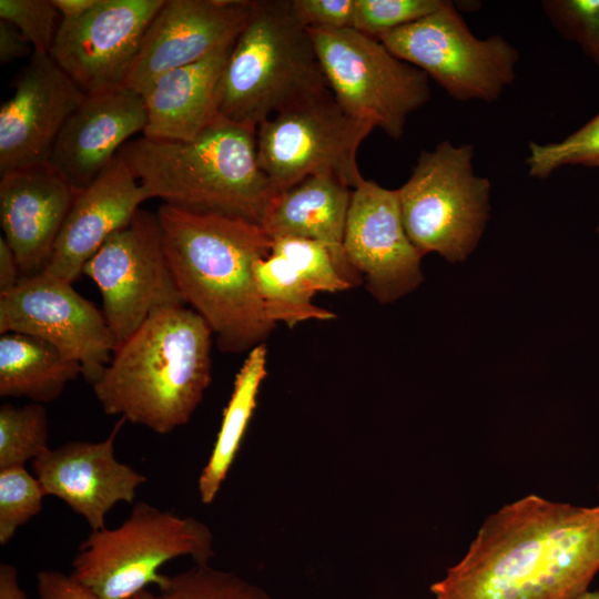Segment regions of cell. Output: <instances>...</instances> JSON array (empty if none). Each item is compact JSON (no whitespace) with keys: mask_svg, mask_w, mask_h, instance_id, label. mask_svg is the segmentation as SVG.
I'll use <instances>...</instances> for the list:
<instances>
[{"mask_svg":"<svg viewBox=\"0 0 599 599\" xmlns=\"http://www.w3.org/2000/svg\"><path fill=\"white\" fill-rule=\"evenodd\" d=\"M373 130L347 114L329 91L258 125V165L275 194L313 175H332L354 189L363 179L357 152Z\"/></svg>","mask_w":599,"mask_h":599,"instance_id":"cell-10","label":"cell"},{"mask_svg":"<svg viewBox=\"0 0 599 599\" xmlns=\"http://www.w3.org/2000/svg\"><path fill=\"white\" fill-rule=\"evenodd\" d=\"M148 200L118 154L102 174L77 193L44 271L73 283L102 244L128 225Z\"/></svg>","mask_w":599,"mask_h":599,"instance_id":"cell-20","label":"cell"},{"mask_svg":"<svg viewBox=\"0 0 599 599\" xmlns=\"http://www.w3.org/2000/svg\"><path fill=\"white\" fill-rule=\"evenodd\" d=\"M250 0H165L141 42L123 87L143 95L162 74L233 44Z\"/></svg>","mask_w":599,"mask_h":599,"instance_id":"cell-15","label":"cell"},{"mask_svg":"<svg viewBox=\"0 0 599 599\" xmlns=\"http://www.w3.org/2000/svg\"><path fill=\"white\" fill-rule=\"evenodd\" d=\"M328 88L354 119L400 139L430 97L428 77L354 28L307 29Z\"/></svg>","mask_w":599,"mask_h":599,"instance_id":"cell-8","label":"cell"},{"mask_svg":"<svg viewBox=\"0 0 599 599\" xmlns=\"http://www.w3.org/2000/svg\"><path fill=\"white\" fill-rule=\"evenodd\" d=\"M378 40L460 102H495L516 79L517 49L500 35L477 38L451 1Z\"/></svg>","mask_w":599,"mask_h":599,"instance_id":"cell-9","label":"cell"},{"mask_svg":"<svg viewBox=\"0 0 599 599\" xmlns=\"http://www.w3.org/2000/svg\"><path fill=\"white\" fill-rule=\"evenodd\" d=\"M0 599H28L19 585L18 571L10 564L0 565Z\"/></svg>","mask_w":599,"mask_h":599,"instance_id":"cell-38","label":"cell"},{"mask_svg":"<svg viewBox=\"0 0 599 599\" xmlns=\"http://www.w3.org/2000/svg\"><path fill=\"white\" fill-rule=\"evenodd\" d=\"M82 274L101 293L118 346L153 312L186 305L164 254L158 215L143 209L102 244Z\"/></svg>","mask_w":599,"mask_h":599,"instance_id":"cell-11","label":"cell"},{"mask_svg":"<svg viewBox=\"0 0 599 599\" xmlns=\"http://www.w3.org/2000/svg\"><path fill=\"white\" fill-rule=\"evenodd\" d=\"M271 254L284 257L314 292L336 293L351 287L339 274L328 248L300 237L272 238Z\"/></svg>","mask_w":599,"mask_h":599,"instance_id":"cell-29","label":"cell"},{"mask_svg":"<svg viewBox=\"0 0 599 599\" xmlns=\"http://www.w3.org/2000/svg\"><path fill=\"white\" fill-rule=\"evenodd\" d=\"M599 571V506L528 495L483 522L435 599H576Z\"/></svg>","mask_w":599,"mask_h":599,"instance_id":"cell-1","label":"cell"},{"mask_svg":"<svg viewBox=\"0 0 599 599\" xmlns=\"http://www.w3.org/2000/svg\"><path fill=\"white\" fill-rule=\"evenodd\" d=\"M598 489H599V486H598Z\"/></svg>","mask_w":599,"mask_h":599,"instance_id":"cell-43","label":"cell"},{"mask_svg":"<svg viewBox=\"0 0 599 599\" xmlns=\"http://www.w3.org/2000/svg\"><path fill=\"white\" fill-rule=\"evenodd\" d=\"M292 3L306 29L353 28L355 0H292Z\"/></svg>","mask_w":599,"mask_h":599,"instance_id":"cell-34","label":"cell"},{"mask_svg":"<svg viewBox=\"0 0 599 599\" xmlns=\"http://www.w3.org/2000/svg\"><path fill=\"white\" fill-rule=\"evenodd\" d=\"M156 599H272L260 587L209 565L169 576Z\"/></svg>","mask_w":599,"mask_h":599,"instance_id":"cell-27","label":"cell"},{"mask_svg":"<svg viewBox=\"0 0 599 599\" xmlns=\"http://www.w3.org/2000/svg\"><path fill=\"white\" fill-rule=\"evenodd\" d=\"M233 44L171 70L151 84L142 95L146 110L143 136L189 141L220 120L217 88Z\"/></svg>","mask_w":599,"mask_h":599,"instance_id":"cell-22","label":"cell"},{"mask_svg":"<svg viewBox=\"0 0 599 599\" xmlns=\"http://www.w3.org/2000/svg\"><path fill=\"white\" fill-rule=\"evenodd\" d=\"M61 19H73L89 11L97 0H51Z\"/></svg>","mask_w":599,"mask_h":599,"instance_id":"cell-39","label":"cell"},{"mask_svg":"<svg viewBox=\"0 0 599 599\" xmlns=\"http://www.w3.org/2000/svg\"><path fill=\"white\" fill-rule=\"evenodd\" d=\"M145 125V104L138 92L120 87L85 95L64 123L49 165L79 192L102 174Z\"/></svg>","mask_w":599,"mask_h":599,"instance_id":"cell-18","label":"cell"},{"mask_svg":"<svg viewBox=\"0 0 599 599\" xmlns=\"http://www.w3.org/2000/svg\"><path fill=\"white\" fill-rule=\"evenodd\" d=\"M397 194L406 233L422 255L435 252L456 263L477 246L489 217L490 182L474 171V145L444 140L422 151Z\"/></svg>","mask_w":599,"mask_h":599,"instance_id":"cell-7","label":"cell"},{"mask_svg":"<svg viewBox=\"0 0 599 599\" xmlns=\"http://www.w3.org/2000/svg\"><path fill=\"white\" fill-rule=\"evenodd\" d=\"M576 599H599V591H588L586 590L579 595Z\"/></svg>","mask_w":599,"mask_h":599,"instance_id":"cell-41","label":"cell"},{"mask_svg":"<svg viewBox=\"0 0 599 599\" xmlns=\"http://www.w3.org/2000/svg\"><path fill=\"white\" fill-rule=\"evenodd\" d=\"M126 599H156V595H154L153 592H151L148 589H144V590L138 592L136 595H134V596H132L130 598H126Z\"/></svg>","mask_w":599,"mask_h":599,"instance_id":"cell-40","label":"cell"},{"mask_svg":"<svg viewBox=\"0 0 599 599\" xmlns=\"http://www.w3.org/2000/svg\"><path fill=\"white\" fill-rule=\"evenodd\" d=\"M21 277L20 267L12 250L0 236V295L12 291Z\"/></svg>","mask_w":599,"mask_h":599,"instance_id":"cell-37","label":"cell"},{"mask_svg":"<svg viewBox=\"0 0 599 599\" xmlns=\"http://www.w3.org/2000/svg\"><path fill=\"white\" fill-rule=\"evenodd\" d=\"M212 335L185 305L153 312L92 385L104 414L160 435L187 424L211 383Z\"/></svg>","mask_w":599,"mask_h":599,"instance_id":"cell-3","label":"cell"},{"mask_svg":"<svg viewBox=\"0 0 599 599\" xmlns=\"http://www.w3.org/2000/svg\"><path fill=\"white\" fill-rule=\"evenodd\" d=\"M82 375L80 363L52 344L22 333L0 337V396L33 403L58 399L67 385Z\"/></svg>","mask_w":599,"mask_h":599,"instance_id":"cell-23","label":"cell"},{"mask_svg":"<svg viewBox=\"0 0 599 599\" xmlns=\"http://www.w3.org/2000/svg\"><path fill=\"white\" fill-rule=\"evenodd\" d=\"M84 97L51 55L33 52L0 108V175L49 164L64 123Z\"/></svg>","mask_w":599,"mask_h":599,"instance_id":"cell-16","label":"cell"},{"mask_svg":"<svg viewBox=\"0 0 599 599\" xmlns=\"http://www.w3.org/2000/svg\"><path fill=\"white\" fill-rule=\"evenodd\" d=\"M22 333L55 346L80 363L93 385L116 348L103 312L80 295L72 283L45 271L22 276L0 295V334Z\"/></svg>","mask_w":599,"mask_h":599,"instance_id":"cell-12","label":"cell"},{"mask_svg":"<svg viewBox=\"0 0 599 599\" xmlns=\"http://www.w3.org/2000/svg\"><path fill=\"white\" fill-rule=\"evenodd\" d=\"M45 497L37 477L26 467L0 469V545L11 541L17 530L42 510Z\"/></svg>","mask_w":599,"mask_h":599,"instance_id":"cell-30","label":"cell"},{"mask_svg":"<svg viewBox=\"0 0 599 599\" xmlns=\"http://www.w3.org/2000/svg\"><path fill=\"white\" fill-rule=\"evenodd\" d=\"M329 91L292 0L253 1L219 82V118L256 131L276 113Z\"/></svg>","mask_w":599,"mask_h":599,"instance_id":"cell-5","label":"cell"},{"mask_svg":"<svg viewBox=\"0 0 599 599\" xmlns=\"http://www.w3.org/2000/svg\"><path fill=\"white\" fill-rule=\"evenodd\" d=\"M541 7L557 32L577 43L599 70V0H545Z\"/></svg>","mask_w":599,"mask_h":599,"instance_id":"cell-31","label":"cell"},{"mask_svg":"<svg viewBox=\"0 0 599 599\" xmlns=\"http://www.w3.org/2000/svg\"><path fill=\"white\" fill-rule=\"evenodd\" d=\"M597 231L599 232V227H598V230H597Z\"/></svg>","mask_w":599,"mask_h":599,"instance_id":"cell-42","label":"cell"},{"mask_svg":"<svg viewBox=\"0 0 599 599\" xmlns=\"http://www.w3.org/2000/svg\"><path fill=\"white\" fill-rule=\"evenodd\" d=\"M33 50L18 28L0 20V62L7 64L16 59L32 55Z\"/></svg>","mask_w":599,"mask_h":599,"instance_id":"cell-36","label":"cell"},{"mask_svg":"<svg viewBox=\"0 0 599 599\" xmlns=\"http://www.w3.org/2000/svg\"><path fill=\"white\" fill-rule=\"evenodd\" d=\"M343 247L380 303L398 300L423 281V255L406 233L397 190L364 177L352 189Z\"/></svg>","mask_w":599,"mask_h":599,"instance_id":"cell-14","label":"cell"},{"mask_svg":"<svg viewBox=\"0 0 599 599\" xmlns=\"http://www.w3.org/2000/svg\"><path fill=\"white\" fill-rule=\"evenodd\" d=\"M446 0H355L353 28L378 39L439 10Z\"/></svg>","mask_w":599,"mask_h":599,"instance_id":"cell-32","label":"cell"},{"mask_svg":"<svg viewBox=\"0 0 599 599\" xmlns=\"http://www.w3.org/2000/svg\"><path fill=\"white\" fill-rule=\"evenodd\" d=\"M265 376L266 347L261 344L250 351L236 374L212 453L200 474L197 489L204 505L213 502L227 476L256 407L257 394Z\"/></svg>","mask_w":599,"mask_h":599,"instance_id":"cell-24","label":"cell"},{"mask_svg":"<svg viewBox=\"0 0 599 599\" xmlns=\"http://www.w3.org/2000/svg\"><path fill=\"white\" fill-rule=\"evenodd\" d=\"M125 422L120 417L103 440L68 441L31 463L45 496L65 502L92 531L104 529L106 514L119 502L132 504L146 481L143 474L115 457L114 441Z\"/></svg>","mask_w":599,"mask_h":599,"instance_id":"cell-17","label":"cell"},{"mask_svg":"<svg viewBox=\"0 0 599 599\" xmlns=\"http://www.w3.org/2000/svg\"><path fill=\"white\" fill-rule=\"evenodd\" d=\"M253 275L266 314L273 323L283 322L294 327L304 321L335 318V314L312 303L315 293L284 257L270 254L258 258L254 263Z\"/></svg>","mask_w":599,"mask_h":599,"instance_id":"cell-25","label":"cell"},{"mask_svg":"<svg viewBox=\"0 0 599 599\" xmlns=\"http://www.w3.org/2000/svg\"><path fill=\"white\" fill-rule=\"evenodd\" d=\"M37 591L40 599H101L70 575L54 570L38 572Z\"/></svg>","mask_w":599,"mask_h":599,"instance_id":"cell-35","label":"cell"},{"mask_svg":"<svg viewBox=\"0 0 599 599\" xmlns=\"http://www.w3.org/2000/svg\"><path fill=\"white\" fill-rule=\"evenodd\" d=\"M149 199L261 224L275 195L257 161L256 131L217 120L189 141L130 140L119 152Z\"/></svg>","mask_w":599,"mask_h":599,"instance_id":"cell-4","label":"cell"},{"mask_svg":"<svg viewBox=\"0 0 599 599\" xmlns=\"http://www.w3.org/2000/svg\"><path fill=\"white\" fill-rule=\"evenodd\" d=\"M165 0H97L61 19L51 58L85 94L123 87L151 21Z\"/></svg>","mask_w":599,"mask_h":599,"instance_id":"cell-13","label":"cell"},{"mask_svg":"<svg viewBox=\"0 0 599 599\" xmlns=\"http://www.w3.org/2000/svg\"><path fill=\"white\" fill-rule=\"evenodd\" d=\"M49 448V424L42 404L1 405L0 469L24 467Z\"/></svg>","mask_w":599,"mask_h":599,"instance_id":"cell-26","label":"cell"},{"mask_svg":"<svg viewBox=\"0 0 599 599\" xmlns=\"http://www.w3.org/2000/svg\"><path fill=\"white\" fill-rule=\"evenodd\" d=\"M352 189L332 175H313L276 193L261 226L272 237H300L324 244L351 286L361 276L348 264L343 240Z\"/></svg>","mask_w":599,"mask_h":599,"instance_id":"cell-21","label":"cell"},{"mask_svg":"<svg viewBox=\"0 0 599 599\" xmlns=\"http://www.w3.org/2000/svg\"><path fill=\"white\" fill-rule=\"evenodd\" d=\"M0 20L18 28L34 53L50 55L61 21L51 0H0Z\"/></svg>","mask_w":599,"mask_h":599,"instance_id":"cell-33","label":"cell"},{"mask_svg":"<svg viewBox=\"0 0 599 599\" xmlns=\"http://www.w3.org/2000/svg\"><path fill=\"white\" fill-rule=\"evenodd\" d=\"M209 527L145 501L134 504L116 528L91 531L72 561L70 576L101 599H126L169 576L160 568L179 557L207 565L213 557Z\"/></svg>","mask_w":599,"mask_h":599,"instance_id":"cell-6","label":"cell"},{"mask_svg":"<svg viewBox=\"0 0 599 599\" xmlns=\"http://www.w3.org/2000/svg\"><path fill=\"white\" fill-rule=\"evenodd\" d=\"M166 261L185 304L200 314L224 353L252 351L275 327L256 290L253 266L272 237L252 221L162 204Z\"/></svg>","mask_w":599,"mask_h":599,"instance_id":"cell-2","label":"cell"},{"mask_svg":"<svg viewBox=\"0 0 599 599\" xmlns=\"http://www.w3.org/2000/svg\"><path fill=\"white\" fill-rule=\"evenodd\" d=\"M0 176L2 237L21 275H35L45 270L78 191L49 164Z\"/></svg>","mask_w":599,"mask_h":599,"instance_id":"cell-19","label":"cell"},{"mask_svg":"<svg viewBox=\"0 0 599 599\" xmlns=\"http://www.w3.org/2000/svg\"><path fill=\"white\" fill-rule=\"evenodd\" d=\"M532 177L546 179L567 165L599 169V113L558 142H530L525 160Z\"/></svg>","mask_w":599,"mask_h":599,"instance_id":"cell-28","label":"cell"}]
</instances>
